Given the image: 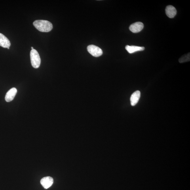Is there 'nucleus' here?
<instances>
[{
	"label": "nucleus",
	"mask_w": 190,
	"mask_h": 190,
	"mask_svg": "<svg viewBox=\"0 0 190 190\" xmlns=\"http://www.w3.org/2000/svg\"><path fill=\"white\" fill-rule=\"evenodd\" d=\"M33 25L36 29L42 32H48L53 28L52 23L46 20H36L33 23Z\"/></svg>",
	"instance_id": "obj_1"
},
{
	"label": "nucleus",
	"mask_w": 190,
	"mask_h": 190,
	"mask_svg": "<svg viewBox=\"0 0 190 190\" xmlns=\"http://www.w3.org/2000/svg\"><path fill=\"white\" fill-rule=\"evenodd\" d=\"M30 56L32 65L34 68H38L39 67L41 62L39 53L35 49L31 50Z\"/></svg>",
	"instance_id": "obj_2"
},
{
	"label": "nucleus",
	"mask_w": 190,
	"mask_h": 190,
	"mask_svg": "<svg viewBox=\"0 0 190 190\" xmlns=\"http://www.w3.org/2000/svg\"><path fill=\"white\" fill-rule=\"evenodd\" d=\"M87 49L89 53L92 55L93 56L95 57L100 56L103 53L102 50L98 46L95 45L88 46H87Z\"/></svg>",
	"instance_id": "obj_3"
},
{
	"label": "nucleus",
	"mask_w": 190,
	"mask_h": 190,
	"mask_svg": "<svg viewBox=\"0 0 190 190\" xmlns=\"http://www.w3.org/2000/svg\"><path fill=\"white\" fill-rule=\"evenodd\" d=\"M144 27V25L142 22H137L131 24L129 29L133 33H138L142 30Z\"/></svg>",
	"instance_id": "obj_4"
},
{
	"label": "nucleus",
	"mask_w": 190,
	"mask_h": 190,
	"mask_svg": "<svg viewBox=\"0 0 190 190\" xmlns=\"http://www.w3.org/2000/svg\"><path fill=\"white\" fill-rule=\"evenodd\" d=\"M40 182L44 188L47 189L51 186L53 183V179L50 176L44 177L41 179Z\"/></svg>",
	"instance_id": "obj_5"
},
{
	"label": "nucleus",
	"mask_w": 190,
	"mask_h": 190,
	"mask_svg": "<svg viewBox=\"0 0 190 190\" xmlns=\"http://www.w3.org/2000/svg\"><path fill=\"white\" fill-rule=\"evenodd\" d=\"M17 93V90L15 88H12L8 90L5 97V100L6 102H9L13 100Z\"/></svg>",
	"instance_id": "obj_6"
},
{
	"label": "nucleus",
	"mask_w": 190,
	"mask_h": 190,
	"mask_svg": "<svg viewBox=\"0 0 190 190\" xmlns=\"http://www.w3.org/2000/svg\"><path fill=\"white\" fill-rule=\"evenodd\" d=\"M165 10L167 16L171 18H174L177 14L176 8L172 5L167 6Z\"/></svg>",
	"instance_id": "obj_7"
},
{
	"label": "nucleus",
	"mask_w": 190,
	"mask_h": 190,
	"mask_svg": "<svg viewBox=\"0 0 190 190\" xmlns=\"http://www.w3.org/2000/svg\"><path fill=\"white\" fill-rule=\"evenodd\" d=\"M141 97V92L139 90L134 92L131 97V104L132 106H135L138 103Z\"/></svg>",
	"instance_id": "obj_8"
},
{
	"label": "nucleus",
	"mask_w": 190,
	"mask_h": 190,
	"mask_svg": "<svg viewBox=\"0 0 190 190\" xmlns=\"http://www.w3.org/2000/svg\"><path fill=\"white\" fill-rule=\"evenodd\" d=\"M11 46L10 42L5 36L0 33V46L4 48L10 47Z\"/></svg>",
	"instance_id": "obj_9"
},
{
	"label": "nucleus",
	"mask_w": 190,
	"mask_h": 190,
	"mask_svg": "<svg viewBox=\"0 0 190 190\" xmlns=\"http://www.w3.org/2000/svg\"><path fill=\"white\" fill-rule=\"evenodd\" d=\"M125 49L129 53L132 54L137 52L144 50L145 48L143 46L127 45L125 46Z\"/></svg>",
	"instance_id": "obj_10"
},
{
	"label": "nucleus",
	"mask_w": 190,
	"mask_h": 190,
	"mask_svg": "<svg viewBox=\"0 0 190 190\" xmlns=\"http://www.w3.org/2000/svg\"><path fill=\"white\" fill-rule=\"evenodd\" d=\"M190 61V53L184 55L179 59V62L181 63L188 62Z\"/></svg>",
	"instance_id": "obj_11"
},
{
	"label": "nucleus",
	"mask_w": 190,
	"mask_h": 190,
	"mask_svg": "<svg viewBox=\"0 0 190 190\" xmlns=\"http://www.w3.org/2000/svg\"><path fill=\"white\" fill-rule=\"evenodd\" d=\"M31 48L32 50L34 49L33 48V47H31Z\"/></svg>",
	"instance_id": "obj_12"
},
{
	"label": "nucleus",
	"mask_w": 190,
	"mask_h": 190,
	"mask_svg": "<svg viewBox=\"0 0 190 190\" xmlns=\"http://www.w3.org/2000/svg\"><path fill=\"white\" fill-rule=\"evenodd\" d=\"M8 49H9L10 47H8V48H7Z\"/></svg>",
	"instance_id": "obj_13"
}]
</instances>
